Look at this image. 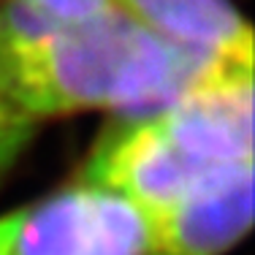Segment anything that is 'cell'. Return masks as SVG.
<instances>
[{
	"label": "cell",
	"instance_id": "obj_1",
	"mask_svg": "<svg viewBox=\"0 0 255 255\" xmlns=\"http://www.w3.org/2000/svg\"><path fill=\"white\" fill-rule=\"evenodd\" d=\"M0 52L16 98L38 123L93 109L152 117L217 60L157 35L120 5L63 22L14 0L0 11Z\"/></svg>",
	"mask_w": 255,
	"mask_h": 255
},
{
	"label": "cell",
	"instance_id": "obj_2",
	"mask_svg": "<svg viewBox=\"0 0 255 255\" xmlns=\"http://www.w3.org/2000/svg\"><path fill=\"white\" fill-rule=\"evenodd\" d=\"M245 166H253V49L217 57L152 117L114 120L79 174L155 217Z\"/></svg>",
	"mask_w": 255,
	"mask_h": 255
},
{
	"label": "cell",
	"instance_id": "obj_3",
	"mask_svg": "<svg viewBox=\"0 0 255 255\" xmlns=\"http://www.w3.org/2000/svg\"><path fill=\"white\" fill-rule=\"evenodd\" d=\"M155 217L130 196L76 177L3 215V255H152Z\"/></svg>",
	"mask_w": 255,
	"mask_h": 255
},
{
	"label": "cell",
	"instance_id": "obj_4",
	"mask_svg": "<svg viewBox=\"0 0 255 255\" xmlns=\"http://www.w3.org/2000/svg\"><path fill=\"white\" fill-rule=\"evenodd\" d=\"M250 226L253 166H245L155 215L152 255H226Z\"/></svg>",
	"mask_w": 255,
	"mask_h": 255
},
{
	"label": "cell",
	"instance_id": "obj_5",
	"mask_svg": "<svg viewBox=\"0 0 255 255\" xmlns=\"http://www.w3.org/2000/svg\"><path fill=\"white\" fill-rule=\"evenodd\" d=\"M114 3L157 35L212 57L253 49L250 25L231 5V0H114Z\"/></svg>",
	"mask_w": 255,
	"mask_h": 255
},
{
	"label": "cell",
	"instance_id": "obj_6",
	"mask_svg": "<svg viewBox=\"0 0 255 255\" xmlns=\"http://www.w3.org/2000/svg\"><path fill=\"white\" fill-rule=\"evenodd\" d=\"M35 128H38V120L16 98L3 65V52H0V190L14 174L22 155L27 152Z\"/></svg>",
	"mask_w": 255,
	"mask_h": 255
},
{
	"label": "cell",
	"instance_id": "obj_7",
	"mask_svg": "<svg viewBox=\"0 0 255 255\" xmlns=\"http://www.w3.org/2000/svg\"><path fill=\"white\" fill-rule=\"evenodd\" d=\"M14 3L25 5L30 11H38L52 19L63 22H82L90 16H98L103 11H109L112 5H117L114 0H14Z\"/></svg>",
	"mask_w": 255,
	"mask_h": 255
},
{
	"label": "cell",
	"instance_id": "obj_8",
	"mask_svg": "<svg viewBox=\"0 0 255 255\" xmlns=\"http://www.w3.org/2000/svg\"><path fill=\"white\" fill-rule=\"evenodd\" d=\"M0 255H3V215H0Z\"/></svg>",
	"mask_w": 255,
	"mask_h": 255
}]
</instances>
